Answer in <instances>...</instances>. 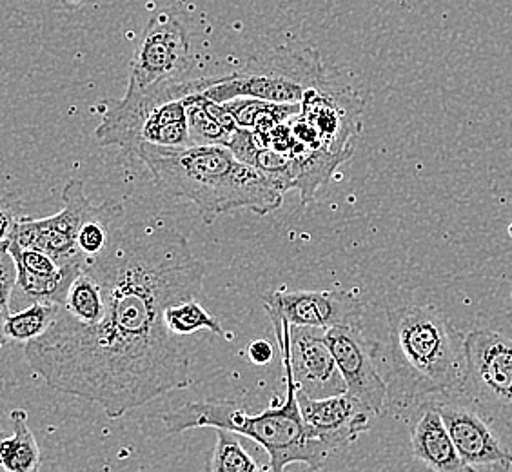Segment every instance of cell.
Masks as SVG:
<instances>
[{
  "label": "cell",
  "instance_id": "7a4b0ae2",
  "mask_svg": "<svg viewBox=\"0 0 512 472\" xmlns=\"http://www.w3.org/2000/svg\"><path fill=\"white\" fill-rule=\"evenodd\" d=\"M135 155L162 191L193 202L207 226L238 209L266 217L284 202L286 191L273 178L238 158L224 144L184 148L140 144Z\"/></svg>",
  "mask_w": 512,
  "mask_h": 472
},
{
  "label": "cell",
  "instance_id": "6da1fadb",
  "mask_svg": "<svg viewBox=\"0 0 512 472\" xmlns=\"http://www.w3.org/2000/svg\"><path fill=\"white\" fill-rule=\"evenodd\" d=\"M86 269L106 293L99 324H80L60 305L46 335L24 345L31 369L57 393L102 407L111 420L186 389L189 347L166 324L169 305L193 300L204 264L164 222H117Z\"/></svg>",
  "mask_w": 512,
  "mask_h": 472
},
{
  "label": "cell",
  "instance_id": "8fae6325",
  "mask_svg": "<svg viewBox=\"0 0 512 472\" xmlns=\"http://www.w3.org/2000/svg\"><path fill=\"white\" fill-rule=\"evenodd\" d=\"M325 340L335 356L347 393L353 394L373 414H382L387 402V384L376 371L378 344L369 340L360 325H338L325 329Z\"/></svg>",
  "mask_w": 512,
  "mask_h": 472
},
{
  "label": "cell",
  "instance_id": "7402d4cb",
  "mask_svg": "<svg viewBox=\"0 0 512 472\" xmlns=\"http://www.w3.org/2000/svg\"><path fill=\"white\" fill-rule=\"evenodd\" d=\"M17 264L8 249H2L0 260V287H2V316L10 315L11 293L17 287Z\"/></svg>",
  "mask_w": 512,
  "mask_h": 472
},
{
  "label": "cell",
  "instance_id": "52a82bcc",
  "mask_svg": "<svg viewBox=\"0 0 512 472\" xmlns=\"http://www.w3.org/2000/svg\"><path fill=\"white\" fill-rule=\"evenodd\" d=\"M467 374L463 394L487 420L512 431V340L491 329L465 336Z\"/></svg>",
  "mask_w": 512,
  "mask_h": 472
},
{
  "label": "cell",
  "instance_id": "e0dca14e",
  "mask_svg": "<svg viewBox=\"0 0 512 472\" xmlns=\"http://www.w3.org/2000/svg\"><path fill=\"white\" fill-rule=\"evenodd\" d=\"M13 434L0 443V463L8 472H37L40 467L39 443L31 433L28 413L11 411Z\"/></svg>",
  "mask_w": 512,
  "mask_h": 472
},
{
  "label": "cell",
  "instance_id": "8992f818",
  "mask_svg": "<svg viewBox=\"0 0 512 472\" xmlns=\"http://www.w3.org/2000/svg\"><path fill=\"white\" fill-rule=\"evenodd\" d=\"M325 75L318 51L304 44H286L249 57L231 75L217 77L204 95L215 102L247 97L273 104H302L307 91L320 86Z\"/></svg>",
  "mask_w": 512,
  "mask_h": 472
},
{
  "label": "cell",
  "instance_id": "9a60e30c",
  "mask_svg": "<svg viewBox=\"0 0 512 472\" xmlns=\"http://www.w3.org/2000/svg\"><path fill=\"white\" fill-rule=\"evenodd\" d=\"M411 449L414 458L431 471H469L456 451L453 436L449 433L444 414L436 402H425L414 414Z\"/></svg>",
  "mask_w": 512,
  "mask_h": 472
},
{
  "label": "cell",
  "instance_id": "3957f363",
  "mask_svg": "<svg viewBox=\"0 0 512 472\" xmlns=\"http://www.w3.org/2000/svg\"><path fill=\"white\" fill-rule=\"evenodd\" d=\"M282 365L286 374V396L282 404H275L262 413L249 414L240 405L226 400L188 402L162 414L166 431L180 434L200 427H222L262 445L269 456V471L282 472L293 463L307 465L311 471L322 469L333 451L309 433L300 411L291 367L287 362Z\"/></svg>",
  "mask_w": 512,
  "mask_h": 472
},
{
  "label": "cell",
  "instance_id": "4fadbf2b",
  "mask_svg": "<svg viewBox=\"0 0 512 472\" xmlns=\"http://www.w3.org/2000/svg\"><path fill=\"white\" fill-rule=\"evenodd\" d=\"M438 405L453 436L456 451L469 471L483 467L512 471L511 451L503 447L489 427V422L482 418L471 402L462 404L447 400Z\"/></svg>",
  "mask_w": 512,
  "mask_h": 472
},
{
  "label": "cell",
  "instance_id": "277c9868",
  "mask_svg": "<svg viewBox=\"0 0 512 472\" xmlns=\"http://www.w3.org/2000/svg\"><path fill=\"white\" fill-rule=\"evenodd\" d=\"M394 369L411 394H463L467 374L465 336L433 305L387 309Z\"/></svg>",
  "mask_w": 512,
  "mask_h": 472
},
{
  "label": "cell",
  "instance_id": "ffe728a7",
  "mask_svg": "<svg viewBox=\"0 0 512 472\" xmlns=\"http://www.w3.org/2000/svg\"><path fill=\"white\" fill-rule=\"evenodd\" d=\"M217 433V445L211 456V462L207 465V471L213 472H255L267 471L247 454L244 445L240 442V434L227 431L222 427L215 429Z\"/></svg>",
  "mask_w": 512,
  "mask_h": 472
},
{
  "label": "cell",
  "instance_id": "2e32d148",
  "mask_svg": "<svg viewBox=\"0 0 512 472\" xmlns=\"http://www.w3.org/2000/svg\"><path fill=\"white\" fill-rule=\"evenodd\" d=\"M189 133L193 144H224L227 146L240 126L224 102H215L204 93H193L186 99Z\"/></svg>",
  "mask_w": 512,
  "mask_h": 472
},
{
  "label": "cell",
  "instance_id": "7c38bea8",
  "mask_svg": "<svg viewBox=\"0 0 512 472\" xmlns=\"http://www.w3.org/2000/svg\"><path fill=\"white\" fill-rule=\"evenodd\" d=\"M269 318L287 324L331 329L338 325H360L362 302L347 291H291L275 289L262 295Z\"/></svg>",
  "mask_w": 512,
  "mask_h": 472
},
{
  "label": "cell",
  "instance_id": "5bb4252c",
  "mask_svg": "<svg viewBox=\"0 0 512 472\" xmlns=\"http://www.w3.org/2000/svg\"><path fill=\"white\" fill-rule=\"evenodd\" d=\"M298 402L311 436L322 440L333 453L369 429L371 409L347 391L327 398L298 393Z\"/></svg>",
  "mask_w": 512,
  "mask_h": 472
},
{
  "label": "cell",
  "instance_id": "5b68a950",
  "mask_svg": "<svg viewBox=\"0 0 512 472\" xmlns=\"http://www.w3.org/2000/svg\"><path fill=\"white\" fill-rule=\"evenodd\" d=\"M215 80L217 77L169 79L138 93H126L104 115L95 137L100 146H119L133 155L140 144L191 146L186 99L193 93H204Z\"/></svg>",
  "mask_w": 512,
  "mask_h": 472
},
{
  "label": "cell",
  "instance_id": "d4e9b609",
  "mask_svg": "<svg viewBox=\"0 0 512 472\" xmlns=\"http://www.w3.org/2000/svg\"><path fill=\"white\" fill-rule=\"evenodd\" d=\"M509 236H511V238H512V222H511V226H509Z\"/></svg>",
  "mask_w": 512,
  "mask_h": 472
},
{
  "label": "cell",
  "instance_id": "603a6c76",
  "mask_svg": "<svg viewBox=\"0 0 512 472\" xmlns=\"http://www.w3.org/2000/svg\"><path fill=\"white\" fill-rule=\"evenodd\" d=\"M247 358L255 365H267L275 358V347L269 340H253L247 347Z\"/></svg>",
  "mask_w": 512,
  "mask_h": 472
},
{
  "label": "cell",
  "instance_id": "ba28073f",
  "mask_svg": "<svg viewBox=\"0 0 512 472\" xmlns=\"http://www.w3.org/2000/svg\"><path fill=\"white\" fill-rule=\"evenodd\" d=\"M64 207L57 215L48 218H19L10 235L22 247H33L55 256L62 266L86 264L88 258L79 249V233L89 218L95 217L102 209L93 206L86 197L84 184L80 180H69L62 191ZM4 238V240H6Z\"/></svg>",
  "mask_w": 512,
  "mask_h": 472
},
{
  "label": "cell",
  "instance_id": "9c48e42d",
  "mask_svg": "<svg viewBox=\"0 0 512 472\" xmlns=\"http://www.w3.org/2000/svg\"><path fill=\"white\" fill-rule=\"evenodd\" d=\"M271 322L282 362L291 367L298 393L309 398H327L347 391L335 356L325 340V329L291 325L280 318H271Z\"/></svg>",
  "mask_w": 512,
  "mask_h": 472
},
{
  "label": "cell",
  "instance_id": "30bf717a",
  "mask_svg": "<svg viewBox=\"0 0 512 472\" xmlns=\"http://www.w3.org/2000/svg\"><path fill=\"white\" fill-rule=\"evenodd\" d=\"M191 42L186 26L168 11L149 20L142 42L131 60L126 93H138L153 84L180 79L189 69Z\"/></svg>",
  "mask_w": 512,
  "mask_h": 472
},
{
  "label": "cell",
  "instance_id": "ac0fdd59",
  "mask_svg": "<svg viewBox=\"0 0 512 472\" xmlns=\"http://www.w3.org/2000/svg\"><path fill=\"white\" fill-rule=\"evenodd\" d=\"M106 293L99 278L82 267L77 278L69 286L64 309L80 324H99L106 313Z\"/></svg>",
  "mask_w": 512,
  "mask_h": 472
},
{
  "label": "cell",
  "instance_id": "d6986e66",
  "mask_svg": "<svg viewBox=\"0 0 512 472\" xmlns=\"http://www.w3.org/2000/svg\"><path fill=\"white\" fill-rule=\"evenodd\" d=\"M60 305L31 302L30 307L2 316V336L13 344L28 345L48 333Z\"/></svg>",
  "mask_w": 512,
  "mask_h": 472
},
{
  "label": "cell",
  "instance_id": "44dd1931",
  "mask_svg": "<svg viewBox=\"0 0 512 472\" xmlns=\"http://www.w3.org/2000/svg\"><path fill=\"white\" fill-rule=\"evenodd\" d=\"M166 324L178 336H189L197 331H211L215 335H224V329L215 316L198 304L197 300H184L166 309Z\"/></svg>",
  "mask_w": 512,
  "mask_h": 472
},
{
  "label": "cell",
  "instance_id": "cb8c5ba5",
  "mask_svg": "<svg viewBox=\"0 0 512 472\" xmlns=\"http://www.w3.org/2000/svg\"><path fill=\"white\" fill-rule=\"evenodd\" d=\"M57 2L68 6V8H80V6H84L88 0H57Z\"/></svg>",
  "mask_w": 512,
  "mask_h": 472
}]
</instances>
